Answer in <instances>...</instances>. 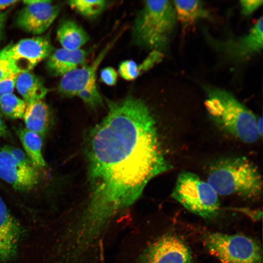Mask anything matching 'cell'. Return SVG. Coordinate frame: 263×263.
I'll return each instance as SVG.
<instances>
[{
  "label": "cell",
  "mask_w": 263,
  "mask_h": 263,
  "mask_svg": "<svg viewBox=\"0 0 263 263\" xmlns=\"http://www.w3.org/2000/svg\"><path fill=\"white\" fill-rule=\"evenodd\" d=\"M108 103L107 114L88 137L90 193L82 210L102 225L111 224L152 179L171 168L145 102L129 95Z\"/></svg>",
  "instance_id": "cell-1"
},
{
  "label": "cell",
  "mask_w": 263,
  "mask_h": 263,
  "mask_svg": "<svg viewBox=\"0 0 263 263\" xmlns=\"http://www.w3.org/2000/svg\"><path fill=\"white\" fill-rule=\"evenodd\" d=\"M205 107L211 120L222 130L247 144L262 137L257 130L258 118L229 92L208 88Z\"/></svg>",
  "instance_id": "cell-2"
},
{
  "label": "cell",
  "mask_w": 263,
  "mask_h": 263,
  "mask_svg": "<svg viewBox=\"0 0 263 263\" xmlns=\"http://www.w3.org/2000/svg\"><path fill=\"white\" fill-rule=\"evenodd\" d=\"M207 181L218 195H236L255 199L262 193L260 171L252 161L244 156L216 160L209 167Z\"/></svg>",
  "instance_id": "cell-3"
},
{
  "label": "cell",
  "mask_w": 263,
  "mask_h": 263,
  "mask_svg": "<svg viewBox=\"0 0 263 263\" xmlns=\"http://www.w3.org/2000/svg\"><path fill=\"white\" fill-rule=\"evenodd\" d=\"M177 21L172 1L146 0L132 27L133 43L163 53L168 47Z\"/></svg>",
  "instance_id": "cell-4"
},
{
  "label": "cell",
  "mask_w": 263,
  "mask_h": 263,
  "mask_svg": "<svg viewBox=\"0 0 263 263\" xmlns=\"http://www.w3.org/2000/svg\"><path fill=\"white\" fill-rule=\"evenodd\" d=\"M171 196L188 211L204 219L214 217L220 209L215 190L207 181L190 171L179 174Z\"/></svg>",
  "instance_id": "cell-5"
},
{
  "label": "cell",
  "mask_w": 263,
  "mask_h": 263,
  "mask_svg": "<svg viewBox=\"0 0 263 263\" xmlns=\"http://www.w3.org/2000/svg\"><path fill=\"white\" fill-rule=\"evenodd\" d=\"M117 38L108 43L90 64L78 67L61 76L58 85L59 92L67 97H78L92 108L102 105V99L96 84V73Z\"/></svg>",
  "instance_id": "cell-6"
},
{
  "label": "cell",
  "mask_w": 263,
  "mask_h": 263,
  "mask_svg": "<svg viewBox=\"0 0 263 263\" xmlns=\"http://www.w3.org/2000/svg\"><path fill=\"white\" fill-rule=\"evenodd\" d=\"M205 244L222 263H262V249L254 239L241 234H208Z\"/></svg>",
  "instance_id": "cell-7"
},
{
  "label": "cell",
  "mask_w": 263,
  "mask_h": 263,
  "mask_svg": "<svg viewBox=\"0 0 263 263\" xmlns=\"http://www.w3.org/2000/svg\"><path fill=\"white\" fill-rule=\"evenodd\" d=\"M209 45L225 60L240 63L262 52L263 44V19L261 16L248 32L240 37L225 39L212 37L204 31Z\"/></svg>",
  "instance_id": "cell-8"
},
{
  "label": "cell",
  "mask_w": 263,
  "mask_h": 263,
  "mask_svg": "<svg viewBox=\"0 0 263 263\" xmlns=\"http://www.w3.org/2000/svg\"><path fill=\"white\" fill-rule=\"evenodd\" d=\"M3 49L19 73L30 71L54 51L50 39L45 36L24 38Z\"/></svg>",
  "instance_id": "cell-9"
},
{
  "label": "cell",
  "mask_w": 263,
  "mask_h": 263,
  "mask_svg": "<svg viewBox=\"0 0 263 263\" xmlns=\"http://www.w3.org/2000/svg\"><path fill=\"white\" fill-rule=\"evenodd\" d=\"M190 249L178 236L167 234L147 246L138 263H192Z\"/></svg>",
  "instance_id": "cell-10"
},
{
  "label": "cell",
  "mask_w": 263,
  "mask_h": 263,
  "mask_svg": "<svg viewBox=\"0 0 263 263\" xmlns=\"http://www.w3.org/2000/svg\"><path fill=\"white\" fill-rule=\"evenodd\" d=\"M25 6L16 19L18 26L29 33L39 35L44 33L58 16L60 8L46 0H26Z\"/></svg>",
  "instance_id": "cell-11"
},
{
  "label": "cell",
  "mask_w": 263,
  "mask_h": 263,
  "mask_svg": "<svg viewBox=\"0 0 263 263\" xmlns=\"http://www.w3.org/2000/svg\"><path fill=\"white\" fill-rule=\"evenodd\" d=\"M21 226L0 195V263H7L18 253Z\"/></svg>",
  "instance_id": "cell-12"
},
{
  "label": "cell",
  "mask_w": 263,
  "mask_h": 263,
  "mask_svg": "<svg viewBox=\"0 0 263 263\" xmlns=\"http://www.w3.org/2000/svg\"><path fill=\"white\" fill-rule=\"evenodd\" d=\"M88 55V52L82 49L70 50L60 48L48 57L46 68L51 75L61 77L82 64Z\"/></svg>",
  "instance_id": "cell-13"
},
{
  "label": "cell",
  "mask_w": 263,
  "mask_h": 263,
  "mask_svg": "<svg viewBox=\"0 0 263 263\" xmlns=\"http://www.w3.org/2000/svg\"><path fill=\"white\" fill-rule=\"evenodd\" d=\"M38 169L34 167L0 168V178L16 190H30L38 184L39 176Z\"/></svg>",
  "instance_id": "cell-14"
},
{
  "label": "cell",
  "mask_w": 263,
  "mask_h": 263,
  "mask_svg": "<svg viewBox=\"0 0 263 263\" xmlns=\"http://www.w3.org/2000/svg\"><path fill=\"white\" fill-rule=\"evenodd\" d=\"M15 88L26 104L42 100L48 93L41 78L30 71L18 75Z\"/></svg>",
  "instance_id": "cell-15"
},
{
  "label": "cell",
  "mask_w": 263,
  "mask_h": 263,
  "mask_svg": "<svg viewBox=\"0 0 263 263\" xmlns=\"http://www.w3.org/2000/svg\"><path fill=\"white\" fill-rule=\"evenodd\" d=\"M23 118L27 129L41 137L45 135L49 124L50 112L43 100L27 104Z\"/></svg>",
  "instance_id": "cell-16"
},
{
  "label": "cell",
  "mask_w": 263,
  "mask_h": 263,
  "mask_svg": "<svg viewBox=\"0 0 263 263\" xmlns=\"http://www.w3.org/2000/svg\"><path fill=\"white\" fill-rule=\"evenodd\" d=\"M177 21L185 29L201 19H209V12L202 1L174 0L172 1Z\"/></svg>",
  "instance_id": "cell-17"
},
{
  "label": "cell",
  "mask_w": 263,
  "mask_h": 263,
  "mask_svg": "<svg viewBox=\"0 0 263 263\" xmlns=\"http://www.w3.org/2000/svg\"><path fill=\"white\" fill-rule=\"evenodd\" d=\"M56 35L62 48L70 50L80 49L89 40L84 29L71 19L64 20L60 24Z\"/></svg>",
  "instance_id": "cell-18"
},
{
  "label": "cell",
  "mask_w": 263,
  "mask_h": 263,
  "mask_svg": "<svg viewBox=\"0 0 263 263\" xmlns=\"http://www.w3.org/2000/svg\"><path fill=\"white\" fill-rule=\"evenodd\" d=\"M16 133L24 150V151L37 169L43 168L46 162L42 153L41 137L26 128L19 127L16 129Z\"/></svg>",
  "instance_id": "cell-19"
},
{
  "label": "cell",
  "mask_w": 263,
  "mask_h": 263,
  "mask_svg": "<svg viewBox=\"0 0 263 263\" xmlns=\"http://www.w3.org/2000/svg\"><path fill=\"white\" fill-rule=\"evenodd\" d=\"M27 104L13 93L0 97V112L11 119L23 118Z\"/></svg>",
  "instance_id": "cell-20"
},
{
  "label": "cell",
  "mask_w": 263,
  "mask_h": 263,
  "mask_svg": "<svg viewBox=\"0 0 263 263\" xmlns=\"http://www.w3.org/2000/svg\"><path fill=\"white\" fill-rule=\"evenodd\" d=\"M70 7L80 15L89 19L99 16L105 9L107 1L104 0H71L68 2Z\"/></svg>",
  "instance_id": "cell-21"
},
{
  "label": "cell",
  "mask_w": 263,
  "mask_h": 263,
  "mask_svg": "<svg viewBox=\"0 0 263 263\" xmlns=\"http://www.w3.org/2000/svg\"><path fill=\"white\" fill-rule=\"evenodd\" d=\"M118 73L126 80L131 81L137 78L139 75L137 71V63L132 60H125L119 65Z\"/></svg>",
  "instance_id": "cell-22"
},
{
  "label": "cell",
  "mask_w": 263,
  "mask_h": 263,
  "mask_svg": "<svg viewBox=\"0 0 263 263\" xmlns=\"http://www.w3.org/2000/svg\"><path fill=\"white\" fill-rule=\"evenodd\" d=\"M13 74H19L4 49L0 51V80Z\"/></svg>",
  "instance_id": "cell-23"
},
{
  "label": "cell",
  "mask_w": 263,
  "mask_h": 263,
  "mask_svg": "<svg viewBox=\"0 0 263 263\" xmlns=\"http://www.w3.org/2000/svg\"><path fill=\"white\" fill-rule=\"evenodd\" d=\"M21 166L14 158L5 146L0 149V168L11 169Z\"/></svg>",
  "instance_id": "cell-24"
},
{
  "label": "cell",
  "mask_w": 263,
  "mask_h": 263,
  "mask_svg": "<svg viewBox=\"0 0 263 263\" xmlns=\"http://www.w3.org/2000/svg\"><path fill=\"white\" fill-rule=\"evenodd\" d=\"M5 147L21 166L35 167L32 161L25 151L14 146H5Z\"/></svg>",
  "instance_id": "cell-25"
},
{
  "label": "cell",
  "mask_w": 263,
  "mask_h": 263,
  "mask_svg": "<svg viewBox=\"0 0 263 263\" xmlns=\"http://www.w3.org/2000/svg\"><path fill=\"white\" fill-rule=\"evenodd\" d=\"M18 74H13L0 80V97L13 93L15 88L16 79Z\"/></svg>",
  "instance_id": "cell-26"
},
{
  "label": "cell",
  "mask_w": 263,
  "mask_h": 263,
  "mask_svg": "<svg viewBox=\"0 0 263 263\" xmlns=\"http://www.w3.org/2000/svg\"><path fill=\"white\" fill-rule=\"evenodd\" d=\"M100 77L101 81L106 85L113 86L117 82L118 74L113 68L108 66L101 70Z\"/></svg>",
  "instance_id": "cell-27"
},
{
  "label": "cell",
  "mask_w": 263,
  "mask_h": 263,
  "mask_svg": "<svg viewBox=\"0 0 263 263\" xmlns=\"http://www.w3.org/2000/svg\"><path fill=\"white\" fill-rule=\"evenodd\" d=\"M262 0H243L240 1L241 13L244 16H249L262 4Z\"/></svg>",
  "instance_id": "cell-28"
},
{
  "label": "cell",
  "mask_w": 263,
  "mask_h": 263,
  "mask_svg": "<svg viewBox=\"0 0 263 263\" xmlns=\"http://www.w3.org/2000/svg\"><path fill=\"white\" fill-rule=\"evenodd\" d=\"M0 137L4 138H9L11 137L10 133L8 129L0 116Z\"/></svg>",
  "instance_id": "cell-29"
},
{
  "label": "cell",
  "mask_w": 263,
  "mask_h": 263,
  "mask_svg": "<svg viewBox=\"0 0 263 263\" xmlns=\"http://www.w3.org/2000/svg\"><path fill=\"white\" fill-rule=\"evenodd\" d=\"M7 16L8 12L7 11L3 12H0V38L2 35Z\"/></svg>",
  "instance_id": "cell-30"
},
{
  "label": "cell",
  "mask_w": 263,
  "mask_h": 263,
  "mask_svg": "<svg viewBox=\"0 0 263 263\" xmlns=\"http://www.w3.org/2000/svg\"><path fill=\"white\" fill-rule=\"evenodd\" d=\"M19 0H0V12L6 9L7 7H10L11 5L18 2Z\"/></svg>",
  "instance_id": "cell-31"
},
{
  "label": "cell",
  "mask_w": 263,
  "mask_h": 263,
  "mask_svg": "<svg viewBox=\"0 0 263 263\" xmlns=\"http://www.w3.org/2000/svg\"><path fill=\"white\" fill-rule=\"evenodd\" d=\"M257 128L260 136H263V120L262 117H258L257 121Z\"/></svg>",
  "instance_id": "cell-32"
}]
</instances>
